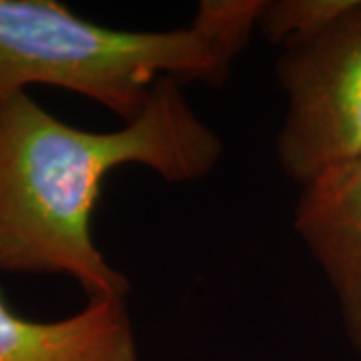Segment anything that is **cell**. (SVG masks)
<instances>
[{
  "label": "cell",
  "instance_id": "6",
  "mask_svg": "<svg viewBox=\"0 0 361 361\" xmlns=\"http://www.w3.org/2000/svg\"><path fill=\"white\" fill-rule=\"evenodd\" d=\"M357 0H269L261 4L257 28L281 49L322 35Z\"/></svg>",
  "mask_w": 361,
  "mask_h": 361
},
{
  "label": "cell",
  "instance_id": "4",
  "mask_svg": "<svg viewBox=\"0 0 361 361\" xmlns=\"http://www.w3.org/2000/svg\"><path fill=\"white\" fill-rule=\"evenodd\" d=\"M293 229L325 273L345 334L361 353V157L301 187Z\"/></svg>",
  "mask_w": 361,
  "mask_h": 361
},
{
  "label": "cell",
  "instance_id": "1",
  "mask_svg": "<svg viewBox=\"0 0 361 361\" xmlns=\"http://www.w3.org/2000/svg\"><path fill=\"white\" fill-rule=\"evenodd\" d=\"M221 155L219 135L177 78H161L139 115L104 133L71 127L16 92L0 103V271L71 275L89 299L127 297L130 281L90 235L104 177L142 165L169 183H193Z\"/></svg>",
  "mask_w": 361,
  "mask_h": 361
},
{
  "label": "cell",
  "instance_id": "5",
  "mask_svg": "<svg viewBox=\"0 0 361 361\" xmlns=\"http://www.w3.org/2000/svg\"><path fill=\"white\" fill-rule=\"evenodd\" d=\"M0 361H139L127 297H94L66 319L30 322L0 287Z\"/></svg>",
  "mask_w": 361,
  "mask_h": 361
},
{
  "label": "cell",
  "instance_id": "3",
  "mask_svg": "<svg viewBox=\"0 0 361 361\" xmlns=\"http://www.w3.org/2000/svg\"><path fill=\"white\" fill-rule=\"evenodd\" d=\"M275 75L287 111L275 139L301 187L361 157V0L322 35L281 49Z\"/></svg>",
  "mask_w": 361,
  "mask_h": 361
},
{
  "label": "cell",
  "instance_id": "2",
  "mask_svg": "<svg viewBox=\"0 0 361 361\" xmlns=\"http://www.w3.org/2000/svg\"><path fill=\"white\" fill-rule=\"evenodd\" d=\"M261 4L203 0L189 25L125 30L78 18L54 0H0V103L49 85L129 123L161 78L221 87L257 28Z\"/></svg>",
  "mask_w": 361,
  "mask_h": 361
}]
</instances>
